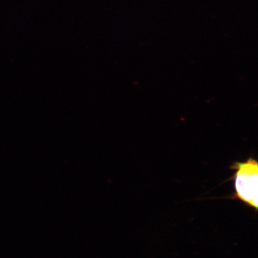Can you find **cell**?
<instances>
[{
  "instance_id": "6da1fadb",
  "label": "cell",
  "mask_w": 258,
  "mask_h": 258,
  "mask_svg": "<svg viewBox=\"0 0 258 258\" xmlns=\"http://www.w3.org/2000/svg\"><path fill=\"white\" fill-rule=\"evenodd\" d=\"M234 171L233 178L234 193L232 198L239 200L256 211L258 196V166L256 160L235 162L231 166Z\"/></svg>"
}]
</instances>
